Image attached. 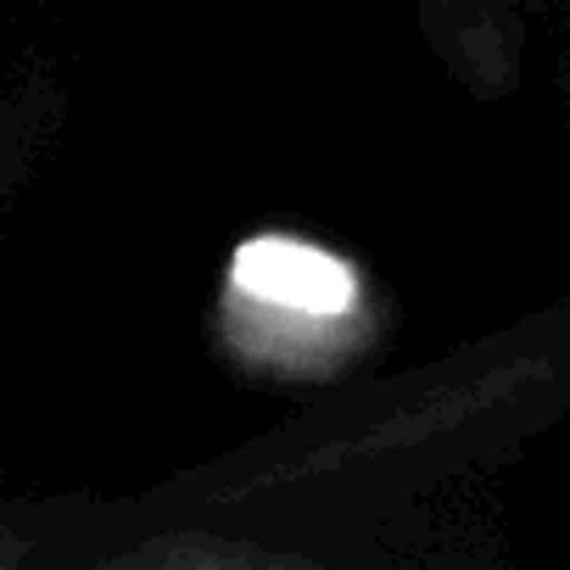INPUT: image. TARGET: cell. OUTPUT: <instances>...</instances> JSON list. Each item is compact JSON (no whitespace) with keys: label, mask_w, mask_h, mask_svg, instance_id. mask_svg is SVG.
Masks as SVG:
<instances>
[{"label":"cell","mask_w":570,"mask_h":570,"mask_svg":"<svg viewBox=\"0 0 570 570\" xmlns=\"http://www.w3.org/2000/svg\"><path fill=\"white\" fill-rule=\"evenodd\" d=\"M40 559H46L40 542H29V537H18V531L0 525V570H51V564H40ZM62 570H85V564H62Z\"/></svg>","instance_id":"obj_3"},{"label":"cell","mask_w":570,"mask_h":570,"mask_svg":"<svg viewBox=\"0 0 570 570\" xmlns=\"http://www.w3.org/2000/svg\"><path fill=\"white\" fill-rule=\"evenodd\" d=\"M35 140H40L35 90H23L12 73H0V190H7V179H18V168L29 163Z\"/></svg>","instance_id":"obj_2"},{"label":"cell","mask_w":570,"mask_h":570,"mask_svg":"<svg viewBox=\"0 0 570 570\" xmlns=\"http://www.w3.org/2000/svg\"><path fill=\"white\" fill-rule=\"evenodd\" d=\"M85 570H331V564L285 542H268V537H246V531L207 525V520H179V525L146 531L90 559Z\"/></svg>","instance_id":"obj_1"}]
</instances>
